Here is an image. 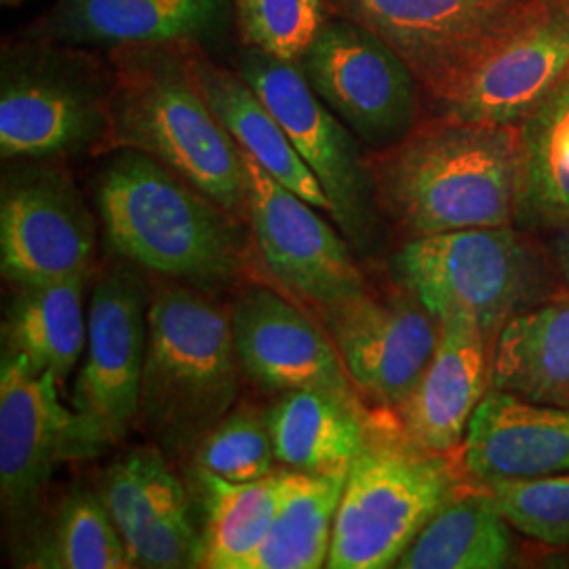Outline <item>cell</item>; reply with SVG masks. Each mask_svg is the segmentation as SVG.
Instances as JSON below:
<instances>
[{
  "label": "cell",
  "mask_w": 569,
  "mask_h": 569,
  "mask_svg": "<svg viewBox=\"0 0 569 569\" xmlns=\"http://www.w3.org/2000/svg\"><path fill=\"white\" fill-rule=\"evenodd\" d=\"M382 216L409 239L515 224L519 127L441 117L367 154Z\"/></svg>",
  "instance_id": "obj_1"
},
{
  "label": "cell",
  "mask_w": 569,
  "mask_h": 569,
  "mask_svg": "<svg viewBox=\"0 0 569 569\" xmlns=\"http://www.w3.org/2000/svg\"><path fill=\"white\" fill-rule=\"evenodd\" d=\"M96 203L108 243L129 264L197 289L243 270V222L146 152L110 150Z\"/></svg>",
  "instance_id": "obj_2"
},
{
  "label": "cell",
  "mask_w": 569,
  "mask_h": 569,
  "mask_svg": "<svg viewBox=\"0 0 569 569\" xmlns=\"http://www.w3.org/2000/svg\"><path fill=\"white\" fill-rule=\"evenodd\" d=\"M188 44L108 51L110 150L131 148L154 157L244 224L243 154L194 81Z\"/></svg>",
  "instance_id": "obj_3"
},
{
  "label": "cell",
  "mask_w": 569,
  "mask_h": 569,
  "mask_svg": "<svg viewBox=\"0 0 569 569\" xmlns=\"http://www.w3.org/2000/svg\"><path fill=\"white\" fill-rule=\"evenodd\" d=\"M230 315L190 284H163L148 315L140 422L164 449H192L239 397Z\"/></svg>",
  "instance_id": "obj_4"
},
{
  "label": "cell",
  "mask_w": 569,
  "mask_h": 569,
  "mask_svg": "<svg viewBox=\"0 0 569 569\" xmlns=\"http://www.w3.org/2000/svg\"><path fill=\"white\" fill-rule=\"evenodd\" d=\"M112 68L93 49L26 34L0 53L2 161L110 152Z\"/></svg>",
  "instance_id": "obj_5"
},
{
  "label": "cell",
  "mask_w": 569,
  "mask_h": 569,
  "mask_svg": "<svg viewBox=\"0 0 569 569\" xmlns=\"http://www.w3.org/2000/svg\"><path fill=\"white\" fill-rule=\"evenodd\" d=\"M458 496L446 453L420 448L401 425L373 418L355 458L340 507L327 568L397 566L435 512Z\"/></svg>",
  "instance_id": "obj_6"
},
{
  "label": "cell",
  "mask_w": 569,
  "mask_h": 569,
  "mask_svg": "<svg viewBox=\"0 0 569 569\" xmlns=\"http://www.w3.org/2000/svg\"><path fill=\"white\" fill-rule=\"evenodd\" d=\"M392 274L439 323L462 319L488 333L547 289L542 260L512 226L409 239L392 256Z\"/></svg>",
  "instance_id": "obj_7"
},
{
  "label": "cell",
  "mask_w": 569,
  "mask_h": 569,
  "mask_svg": "<svg viewBox=\"0 0 569 569\" xmlns=\"http://www.w3.org/2000/svg\"><path fill=\"white\" fill-rule=\"evenodd\" d=\"M237 70L281 122L287 138L315 173L329 199L331 222L359 253L380 230L373 178L361 140L310 89L298 63L243 47Z\"/></svg>",
  "instance_id": "obj_8"
},
{
  "label": "cell",
  "mask_w": 569,
  "mask_h": 569,
  "mask_svg": "<svg viewBox=\"0 0 569 569\" xmlns=\"http://www.w3.org/2000/svg\"><path fill=\"white\" fill-rule=\"evenodd\" d=\"M329 13L359 21L407 61L435 103L547 0H326Z\"/></svg>",
  "instance_id": "obj_9"
},
{
  "label": "cell",
  "mask_w": 569,
  "mask_h": 569,
  "mask_svg": "<svg viewBox=\"0 0 569 569\" xmlns=\"http://www.w3.org/2000/svg\"><path fill=\"white\" fill-rule=\"evenodd\" d=\"M298 68L369 152L401 142L420 124L422 84L407 61L359 21L329 13Z\"/></svg>",
  "instance_id": "obj_10"
},
{
  "label": "cell",
  "mask_w": 569,
  "mask_h": 569,
  "mask_svg": "<svg viewBox=\"0 0 569 569\" xmlns=\"http://www.w3.org/2000/svg\"><path fill=\"white\" fill-rule=\"evenodd\" d=\"M96 220L61 161H9L0 194V266L18 287L89 277Z\"/></svg>",
  "instance_id": "obj_11"
},
{
  "label": "cell",
  "mask_w": 569,
  "mask_h": 569,
  "mask_svg": "<svg viewBox=\"0 0 569 569\" xmlns=\"http://www.w3.org/2000/svg\"><path fill=\"white\" fill-rule=\"evenodd\" d=\"M241 154L247 224L272 277L317 312L363 293L366 277L340 228L247 152Z\"/></svg>",
  "instance_id": "obj_12"
},
{
  "label": "cell",
  "mask_w": 569,
  "mask_h": 569,
  "mask_svg": "<svg viewBox=\"0 0 569 569\" xmlns=\"http://www.w3.org/2000/svg\"><path fill=\"white\" fill-rule=\"evenodd\" d=\"M150 302L131 266H110L93 287L74 409L102 446L121 441L140 420Z\"/></svg>",
  "instance_id": "obj_13"
},
{
  "label": "cell",
  "mask_w": 569,
  "mask_h": 569,
  "mask_svg": "<svg viewBox=\"0 0 569 569\" xmlns=\"http://www.w3.org/2000/svg\"><path fill=\"white\" fill-rule=\"evenodd\" d=\"M58 382L20 355L2 352L0 488L13 517H26L39 502L58 465L103 448L81 413L61 406Z\"/></svg>",
  "instance_id": "obj_14"
},
{
  "label": "cell",
  "mask_w": 569,
  "mask_h": 569,
  "mask_svg": "<svg viewBox=\"0 0 569 569\" xmlns=\"http://www.w3.org/2000/svg\"><path fill=\"white\" fill-rule=\"evenodd\" d=\"M319 315L357 392L399 411L427 371L441 323L411 296L369 289Z\"/></svg>",
  "instance_id": "obj_15"
},
{
  "label": "cell",
  "mask_w": 569,
  "mask_h": 569,
  "mask_svg": "<svg viewBox=\"0 0 569 569\" xmlns=\"http://www.w3.org/2000/svg\"><path fill=\"white\" fill-rule=\"evenodd\" d=\"M237 359L244 378L266 392L319 388L348 401L361 395L327 329L264 284L244 287L230 310Z\"/></svg>",
  "instance_id": "obj_16"
},
{
  "label": "cell",
  "mask_w": 569,
  "mask_h": 569,
  "mask_svg": "<svg viewBox=\"0 0 569 569\" xmlns=\"http://www.w3.org/2000/svg\"><path fill=\"white\" fill-rule=\"evenodd\" d=\"M568 70L569 0H547L437 106L451 119L517 127Z\"/></svg>",
  "instance_id": "obj_17"
},
{
  "label": "cell",
  "mask_w": 569,
  "mask_h": 569,
  "mask_svg": "<svg viewBox=\"0 0 569 569\" xmlns=\"http://www.w3.org/2000/svg\"><path fill=\"white\" fill-rule=\"evenodd\" d=\"M100 498L133 568H199L201 531L188 489L161 451L138 448L106 470Z\"/></svg>",
  "instance_id": "obj_18"
},
{
  "label": "cell",
  "mask_w": 569,
  "mask_h": 569,
  "mask_svg": "<svg viewBox=\"0 0 569 569\" xmlns=\"http://www.w3.org/2000/svg\"><path fill=\"white\" fill-rule=\"evenodd\" d=\"M230 0H56L28 28L30 37L84 49L213 39L228 18Z\"/></svg>",
  "instance_id": "obj_19"
},
{
  "label": "cell",
  "mask_w": 569,
  "mask_h": 569,
  "mask_svg": "<svg viewBox=\"0 0 569 569\" xmlns=\"http://www.w3.org/2000/svg\"><path fill=\"white\" fill-rule=\"evenodd\" d=\"M489 336L462 319L441 323L425 376L399 407L401 428L420 448L449 453L465 443L470 418L491 385Z\"/></svg>",
  "instance_id": "obj_20"
},
{
  "label": "cell",
  "mask_w": 569,
  "mask_h": 569,
  "mask_svg": "<svg viewBox=\"0 0 569 569\" xmlns=\"http://www.w3.org/2000/svg\"><path fill=\"white\" fill-rule=\"evenodd\" d=\"M462 451L468 472L483 486L569 472V406L491 388L470 418Z\"/></svg>",
  "instance_id": "obj_21"
},
{
  "label": "cell",
  "mask_w": 569,
  "mask_h": 569,
  "mask_svg": "<svg viewBox=\"0 0 569 569\" xmlns=\"http://www.w3.org/2000/svg\"><path fill=\"white\" fill-rule=\"evenodd\" d=\"M188 60L204 100L237 146L272 178L329 216L331 204L321 183L239 70L211 60L201 44H188Z\"/></svg>",
  "instance_id": "obj_22"
},
{
  "label": "cell",
  "mask_w": 569,
  "mask_h": 569,
  "mask_svg": "<svg viewBox=\"0 0 569 569\" xmlns=\"http://www.w3.org/2000/svg\"><path fill=\"white\" fill-rule=\"evenodd\" d=\"M371 416L363 403L319 388H296L266 411L279 465L300 472L352 467L366 446Z\"/></svg>",
  "instance_id": "obj_23"
},
{
  "label": "cell",
  "mask_w": 569,
  "mask_h": 569,
  "mask_svg": "<svg viewBox=\"0 0 569 569\" xmlns=\"http://www.w3.org/2000/svg\"><path fill=\"white\" fill-rule=\"evenodd\" d=\"M491 388L569 406V298L512 315L491 348Z\"/></svg>",
  "instance_id": "obj_24"
},
{
  "label": "cell",
  "mask_w": 569,
  "mask_h": 569,
  "mask_svg": "<svg viewBox=\"0 0 569 569\" xmlns=\"http://www.w3.org/2000/svg\"><path fill=\"white\" fill-rule=\"evenodd\" d=\"M517 127L521 173L515 224L569 230V70Z\"/></svg>",
  "instance_id": "obj_25"
},
{
  "label": "cell",
  "mask_w": 569,
  "mask_h": 569,
  "mask_svg": "<svg viewBox=\"0 0 569 569\" xmlns=\"http://www.w3.org/2000/svg\"><path fill=\"white\" fill-rule=\"evenodd\" d=\"M84 281L87 277L20 287L2 327L4 352L66 380L87 346Z\"/></svg>",
  "instance_id": "obj_26"
},
{
  "label": "cell",
  "mask_w": 569,
  "mask_h": 569,
  "mask_svg": "<svg viewBox=\"0 0 569 569\" xmlns=\"http://www.w3.org/2000/svg\"><path fill=\"white\" fill-rule=\"evenodd\" d=\"M203 498L199 568L249 569L274 521L284 470L258 481H228L194 467Z\"/></svg>",
  "instance_id": "obj_27"
},
{
  "label": "cell",
  "mask_w": 569,
  "mask_h": 569,
  "mask_svg": "<svg viewBox=\"0 0 569 569\" xmlns=\"http://www.w3.org/2000/svg\"><path fill=\"white\" fill-rule=\"evenodd\" d=\"M350 468L331 472L284 470L274 521L249 569H319L327 566L333 521Z\"/></svg>",
  "instance_id": "obj_28"
},
{
  "label": "cell",
  "mask_w": 569,
  "mask_h": 569,
  "mask_svg": "<svg viewBox=\"0 0 569 569\" xmlns=\"http://www.w3.org/2000/svg\"><path fill=\"white\" fill-rule=\"evenodd\" d=\"M512 559V526L493 496H453L435 512L395 568L500 569Z\"/></svg>",
  "instance_id": "obj_29"
},
{
  "label": "cell",
  "mask_w": 569,
  "mask_h": 569,
  "mask_svg": "<svg viewBox=\"0 0 569 569\" xmlns=\"http://www.w3.org/2000/svg\"><path fill=\"white\" fill-rule=\"evenodd\" d=\"M28 568L124 569L133 561L100 493L72 491L34 547Z\"/></svg>",
  "instance_id": "obj_30"
},
{
  "label": "cell",
  "mask_w": 569,
  "mask_h": 569,
  "mask_svg": "<svg viewBox=\"0 0 569 569\" xmlns=\"http://www.w3.org/2000/svg\"><path fill=\"white\" fill-rule=\"evenodd\" d=\"M194 467L228 481L264 479L277 462L266 413L241 407L230 411L192 448Z\"/></svg>",
  "instance_id": "obj_31"
},
{
  "label": "cell",
  "mask_w": 569,
  "mask_h": 569,
  "mask_svg": "<svg viewBox=\"0 0 569 569\" xmlns=\"http://www.w3.org/2000/svg\"><path fill=\"white\" fill-rule=\"evenodd\" d=\"M243 47L298 63L329 18L326 0H234Z\"/></svg>",
  "instance_id": "obj_32"
},
{
  "label": "cell",
  "mask_w": 569,
  "mask_h": 569,
  "mask_svg": "<svg viewBox=\"0 0 569 569\" xmlns=\"http://www.w3.org/2000/svg\"><path fill=\"white\" fill-rule=\"evenodd\" d=\"M486 488L512 529L549 547H569V472L500 479Z\"/></svg>",
  "instance_id": "obj_33"
},
{
  "label": "cell",
  "mask_w": 569,
  "mask_h": 569,
  "mask_svg": "<svg viewBox=\"0 0 569 569\" xmlns=\"http://www.w3.org/2000/svg\"><path fill=\"white\" fill-rule=\"evenodd\" d=\"M552 253H555V264L569 287V230L557 232L555 243H552Z\"/></svg>",
  "instance_id": "obj_34"
},
{
  "label": "cell",
  "mask_w": 569,
  "mask_h": 569,
  "mask_svg": "<svg viewBox=\"0 0 569 569\" xmlns=\"http://www.w3.org/2000/svg\"><path fill=\"white\" fill-rule=\"evenodd\" d=\"M23 2H26V0H0V4H2L4 9H18Z\"/></svg>",
  "instance_id": "obj_35"
}]
</instances>
